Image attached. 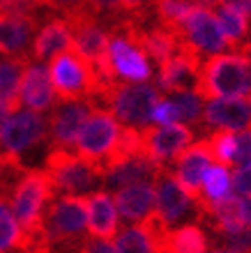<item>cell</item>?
Wrapping results in <instances>:
<instances>
[{"label":"cell","mask_w":251,"mask_h":253,"mask_svg":"<svg viewBox=\"0 0 251 253\" xmlns=\"http://www.w3.org/2000/svg\"><path fill=\"white\" fill-rule=\"evenodd\" d=\"M238 53H242V55H245V58H249V60H251V33H249V37H247V42H245V44L240 46V51H238Z\"/></svg>","instance_id":"obj_38"},{"label":"cell","mask_w":251,"mask_h":253,"mask_svg":"<svg viewBox=\"0 0 251 253\" xmlns=\"http://www.w3.org/2000/svg\"><path fill=\"white\" fill-rule=\"evenodd\" d=\"M180 33H182V40H185L201 58H205V55L210 58V55L231 51L217 16H214V12L207 9V7L192 5V9L187 12V16L182 19V23H180Z\"/></svg>","instance_id":"obj_10"},{"label":"cell","mask_w":251,"mask_h":253,"mask_svg":"<svg viewBox=\"0 0 251 253\" xmlns=\"http://www.w3.org/2000/svg\"><path fill=\"white\" fill-rule=\"evenodd\" d=\"M212 154H210V145L207 138H201L196 143H192L189 147H185L182 152L173 159L171 164V173L175 175V180L194 200V210L201 205V187H203V177L207 173V168L212 166Z\"/></svg>","instance_id":"obj_14"},{"label":"cell","mask_w":251,"mask_h":253,"mask_svg":"<svg viewBox=\"0 0 251 253\" xmlns=\"http://www.w3.org/2000/svg\"><path fill=\"white\" fill-rule=\"evenodd\" d=\"M251 161V129L235 131V154H233V168L245 166Z\"/></svg>","instance_id":"obj_34"},{"label":"cell","mask_w":251,"mask_h":253,"mask_svg":"<svg viewBox=\"0 0 251 253\" xmlns=\"http://www.w3.org/2000/svg\"><path fill=\"white\" fill-rule=\"evenodd\" d=\"M201 125H207L210 129H228V131H245V129H251L249 101H247V97L205 101Z\"/></svg>","instance_id":"obj_16"},{"label":"cell","mask_w":251,"mask_h":253,"mask_svg":"<svg viewBox=\"0 0 251 253\" xmlns=\"http://www.w3.org/2000/svg\"><path fill=\"white\" fill-rule=\"evenodd\" d=\"M7 118H9V113H7L5 108H0V131H2V125H5Z\"/></svg>","instance_id":"obj_39"},{"label":"cell","mask_w":251,"mask_h":253,"mask_svg":"<svg viewBox=\"0 0 251 253\" xmlns=\"http://www.w3.org/2000/svg\"><path fill=\"white\" fill-rule=\"evenodd\" d=\"M189 210H194V200L189 193L178 184L171 168H166L154 177V216L164 230H171L175 223L182 221Z\"/></svg>","instance_id":"obj_15"},{"label":"cell","mask_w":251,"mask_h":253,"mask_svg":"<svg viewBox=\"0 0 251 253\" xmlns=\"http://www.w3.org/2000/svg\"><path fill=\"white\" fill-rule=\"evenodd\" d=\"M231 193L235 198H251V161L238 166L231 175Z\"/></svg>","instance_id":"obj_31"},{"label":"cell","mask_w":251,"mask_h":253,"mask_svg":"<svg viewBox=\"0 0 251 253\" xmlns=\"http://www.w3.org/2000/svg\"><path fill=\"white\" fill-rule=\"evenodd\" d=\"M212 12H214L219 26L224 30L228 48H231V51H240V46H242L247 42V37H249V19H247L245 14H240L238 9L224 5V2H219Z\"/></svg>","instance_id":"obj_26"},{"label":"cell","mask_w":251,"mask_h":253,"mask_svg":"<svg viewBox=\"0 0 251 253\" xmlns=\"http://www.w3.org/2000/svg\"><path fill=\"white\" fill-rule=\"evenodd\" d=\"M95 104L90 101H60L49 111L47 143L49 150H74L76 133L83 126Z\"/></svg>","instance_id":"obj_13"},{"label":"cell","mask_w":251,"mask_h":253,"mask_svg":"<svg viewBox=\"0 0 251 253\" xmlns=\"http://www.w3.org/2000/svg\"><path fill=\"white\" fill-rule=\"evenodd\" d=\"M72 253H115L113 242L95 240V237H83V240L72 249Z\"/></svg>","instance_id":"obj_35"},{"label":"cell","mask_w":251,"mask_h":253,"mask_svg":"<svg viewBox=\"0 0 251 253\" xmlns=\"http://www.w3.org/2000/svg\"><path fill=\"white\" fill-rule=\"evenodd\" d=\"M238 210H240V221L247 228H251V198H240Z\"/></svg>","instance_id":"obj_37"},{"label":"cell","mask_w":251,"mask_h":253,"mask_svg":"<svg viewBox=\"0 0 251 253\" xmlns=\"http://www.w3.org/2000/svg\"><path fill=\"white\" fill-rule=\"evenodd\" d=\"M175 122H180V115H178V108H175V104H173L171 99H161L157 104V106L152 108L150 113V125L154 126H166V125H175Z\"/></svg>","instance_id":"obj_32"},{"label":"cell","mask_w":251,"mask_h":253,"mask_svg":"<svg viewBox=\"0 0 251 253\" xmlns=\"http://www.w3.org/2000/svg\"><path fill=\"white\" fill-rule=\"evenodd\" d=\"M72 46H74L72 28L58 14V16L49 19L42 28H37V33L33 37V46H30V60L47 62Z\"/></svg>","instance_id":"obj_20"},{"label":"cell","mask_w":251,"mask_h":253,"mask_svg":"<svg viewBox=\"0 0 251 253\" xmlns=\"http://www.w3.org/2000/svg\"><path fill=\"white\" fill-rule=\"evenodd\" d=\"M148 223L154 230L157 247L168 253H207L210 249L207 233L201 228V223H187L171 230H164L154 219H148Z\"/></svg>","instance_id":"obj_19"},{"label":"cell","mask_w":251,"mask_h":253,"mask_svg":"<svg viewBox=\"0 0 251 253\" xmlns=\"http://www.w3.org/2000/svg\"><path fill=\"white\" fill-rule=\"evenodd\" d=\"M53 200V182L47 170H23L16 177L9 203L19 221L21 233H35L44 228V214Z\"/></svg>","instance_id":"obj_3"},{"label":"cell","mask_w":251,"mask_h":253,"mask_svg":"<svg viewBox=\"0 0 251 253\" xmlns=\"http://www.w3.org/2000/svg\"><path fill=\"white\" fill-rule=\"evenodd\" d=\"M141 136H143V154L159 170L171 168L173 159L194 143L192 126L182 125V122L166 126H146L141 129Z\"/></svg>","instance_id":"obj_11"},{"label":"cell","mask_w":251,"mask_h":253,"mask_svg":"<svg viewBox=\"0 0 251 253\" xmlns=\"http://www.w3.org/2000/svg\"><path fill=\"white\" fill-rule=\"evenodd\" d=\"M219 2H224V5L238 9L240 14H245L247 19L251 21V0H219Z\"/></svg>","instance_id":"obj_36"},{"label":"cell","mask_w":251,"mask_h":253,"mask_svg":"<svg viewBox=\"0 0 251 253\" xmlns=\"http://www.w3.org/2000/svg\"><path fill=\"white\" fill-rule=\"evenodd\" d=\"M207 253H233V251H228V249H212V251H207Z\"/></svg>","instance_id":"obj_40"},{"label":"cell","mask_w":251,"mask_h":253,"mask_svg":"<svg viewBox=\"0 0 251 253\" xmlns=\"http://www.w3.org/2000/svg\"><path fill=\"white\" fill-rule=\"evenodd\" d=\"M251 92V60L238 51L210 55L201 62L196 94L203 101L247 97Z\"/></svg>","instance_id":"obj_1"},{"label":"cell","mask_w":251,"mask_h":253,"mask_svg":"<svg viewBox=\"0 0 251 253\" xmlns=\"http://www.w3.org/2000/svg\"><path fill=\"white\" fill-rule=\"evenodd\" d=\"M88 210V233L95 240L113 242L120 233V214L115 200L108 191H90L86 193Z\"/></svg>","instance_id":"obj_17"},{"label":"cell","mask_w":251,"mask_h":253,"mask_svg":"<svg viewBox=\"0 0 251 253\" xmlns=\"http://www.w3.org/2000/svg\"><path fill=\"white\" fill-rule=\"evenodd\" d=\"M115 253H157V240L150 223H132L115 235Z\"/></svg>","instance_id":"obj_25"},{"label":"cell","mask_w":251,"mask_h":253,"mask_svg":"<svg viewBox=\"0 0 251 253\" xmlns=\"http://www.w3.org/2000/svg\"><path fill=\"white\" fill-rule=\"evenodd\" d=\"M108 67L125 83H148L152 79L148 53L120 28L108 30Z\"/></svg>","instance_id":"obj_9"},{"label":"cell","mask_w":251,"mask_h":253,"mask_svg":"<svg viewBox=\"0 0 251 253\" xmlns=\"http://www.w3.org/2000/svg\"><path fill=\"white\" fill-rule=\"evenodd\" d=\"M44 170L53 182V191L65 196H83L104 180L100 166L83 159L74 150H49Z\"/></svg>","instance_id":"obj_5"},{"label":"cell","mask_w":251,"mask_h":253,"mask_svg":"<svg viewBox=\"0 0 251 253\" xmlns=\"http://www.w3.org/2000/svg\"><path fill=\"white\" fill-rule=\"evenodd\" d=\"M201 62H203V58L182 40L178 51L168 60L159 65V87H161V92H196Z\"/></svg>","instance_id":"obj_12"},{"label":"cell","mask_w":251,"mask_h":253,"mask_svg":"<svg viewBox=\"0 0 251 253\" xmlns=\"http://www.w3.org/2000/svg\"><path fill=\"white\" fill-rule=\"evenodd\" d=\"M164 99V92L152 83H125L115 81L104 92L106 111H111L113 118L125 126L146 129L150 126V113L159 101Z\"/></svg>","instance_id":"obj_4"},{"label":"cell","mask_w":251,"mask_h":253,"mask_svg":"<svg viewBox=\"0 0 251 253\" xmlns=\"http://www.w3.org/2000/svg\"><path fill=\"white\" fill-rule=\"evenodd\" d=\"M115 2L136 23H148L152 14V0H115Z\"/></svg>","instance_id":"obj_33"},{"label":"cell","mask_w":251,"mask_h":253,"mask_svg":"<svg viewBox=\"0 0 251 253\" xmlns=\"http://www.w3.org/2000/svg\"><path fill=\"white\" fill-rule=\"evenodd\" d=\"M173 104L178 108L180 122L187 126H196L201 125V118H203V106L205 101L201 99L196 92H178L173 94Z\"/></svg>","instance_id":"obj_29"},{"label":"cell","mask_w":251,"mask_h":253,"mask_svg":"<svg viewBox=\"0 0 251 253\" xmlns=\"http://www.w3.org/2000/svg\"><path fill=\"white\" fill-rule=\"evenodd\" d=\"M247 97H249V108H251V92H249V94H247Z\"/></svg>","instance_id":"obj_41"},{"label":"cell","mask_w":251,"mask_h":253,"mask_svg":"<svg viewBox=\"0 0 251 253\" xmlns=\"http://www.w3.org/2000/svg\"><path fill=\"white\" fill-rule=\"evenodd\" d=\"M37 26L40 21L0 14V53L5 58H30Z\"/></svg>","instance_id":"obj_22"},{"label":"cell","mask_w":251,"mask_h":253,"mask_svg":"<svg viewBox=\"0 0 251 253\" xmlns=\"http://www.w3.org/2000/svg\"><path fill=\"white\" fill-rule=\"evenodd\" d=\"M44 228H47V235L53 249H74L83 240V233L88 230L86 196H65V193H60L58 198H53L47 214H44Z\"/></svg>","instance_id":"obj_7"},{"label":"cell","mask_w":251,"mask_h":253,"mask_svg":"<svg viewBox=\"0 0 251 253\" xmlns=\"http://www.w3.org/2000/svg\"><path fill=\"white\" fill-rule=\"evenodd\" d=\"M55 99L58 97L53 92L49 67H44V62H28L21 79V104L28 111L47 113L55 106Z\"/></svg>","instance_id":"obj_18"},{"label":"cell","mask_w":251,"mask_h":253,"mask_svg":"<svg viewBox=\"0 0 251 253\" xmlns=\"http://www.w3.org/2000/svg\"><path fill=\"white\" fill-rule=\"evenodd\" d=\"M47 140V118L35 111H16L5 120L0 131V159L23 164V152Z\"/></svg>","instance_id":"obj_8"},{"label":"cell","mask_w":251,"mask_h":253,"mask_svg":"<svg viewBox=\"0 0 251 253\" xmlns=\"http://www.w3.org/2000/svg\"><path fill=\"white\" fill-rule=\"evenodd\" d=\"M30 58H0V108L12 115L21 108V79Z\"/></svg>","instance_id":"obj_24"},{"label":"cell","mask_w":251,"mask_h":253,"mask_svg":"<svg viewBox=\"0 0 251 253\" xmlns=\"http://www.w3.org/2000/svg\"><path fill=\"white\" fill-rule=\"evenodd\" d=\"M21 242L19 221L12 212L9 193H0V253H16Z\"/></svg>","instance_id":"obj_27"},{"label":"cell","mask_w":251,"mask_h":253,"mask_svg":"<svg viewBox=\"0 0 251 253\" xmlns=\"http://www.w3.org/2000/svg\"><path fill=\"white\" fill-rule=\"evenodd\" d=\"M120 131H122V125L113 118L111 111H106L101 106H93L90 115L86 118L83 126L76 133L74 152L83 159L97 164L101 175H104V164L118 145Z\"/></svg>","instance_id":"obj_6"},{"label":"cell","mask_w":251,"mask_h":253,"mask_svg":"<svg viewBox=\"0 0 251 253\" xmlns=\"http://www.w3.org/2000/svg\"><path fill=\"white\" fill-rule=\"evenodd\" d=\"M161 173L146 154H136V157H129V159L120 161L113 168H108L104 175V184L113 189H122L129 187V184H136V182H154V177Z\"/></svg>","instance_id":"obj_23"},{"label":"cell","mask_w":251,"mask_h":253,"mask_svg":"<svg viewBox=\"0 0 251 253\" xmlns=\"http://www.w3.org/2000/svg\"><path fill=\"white\" fill-rule=\"evenodd\" d=\"M49 76H51V85L58 101H90L95 104L104 94V85L97 79L95 69L74 51V46L51 58Z\"/></svg>","instance_id":"obj_2"},{"label":"cell","mask_w":251,"mask_h":253,"mask_svg":"<svg viewBox=\"0 0 251 253\" xmlns=\"http://www.w3.org/2000/svg\"><path fill=\"white\" fill-rule=\"evenodd\" d=\"M118 214L129 223H146L154 216V182H136L115 189L113 193Z\"/></svg>","instance_id":"obj_21"},{"label":"cell","mask_w":251,"mask_h":253,"mask_svg":"<svg viewBox=\"0 0 251 253\" xmlns=\"http://www.w3.org/2000/svg\"><path fill=\"white\" fill-rule=\"evenodd\" d=\"M207 145H210L212 161L219 166L231 168L233 166V154H235V131L228 129H217V131L207 136Z\"/></svg>","instance_id":"obj_28"},{"label":"cell","mask_w":251,"mask_h":253,"mask_svg":"<svg viewBox=\"0 0 251 253\" xmlns=\"http://www.w3.org/2000/svg\"><path fill=\"white\" fill-rule=\"evenodd\" d=\"M37 12H40V0H0V14L5 16L37 21Z\"/></svg>","instance_id":"obj_30"}]
</instances>
